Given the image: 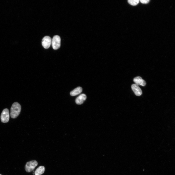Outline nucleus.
Listing matches in <instances>:
<instances>
[{
    "instance_id": "f257e3e1",
    "label": "nucleus",
    "mask_w": 175,
    "mask_h": 175,
    "mask_svg": "<svg viewBox=\"0 0 175 175\" xmlns=\"http://www.w3.org/2000/svg\"><path fill=\"white\" fill-rule=\"evenodd\" d=\"M21 109V107L19 103L16 102L13 103L10 109L11 117L13 118L17 117L19 114Z\"/></svg>"
},
{
    "instance_id": "f03ea898",
    "label": "nucleus",
    "mask_w": 175,
    "mask_h": 175,
    "mask_svg": "<svg viewBox=\"0 0 175 175\" xmlns=\"http://www.w3.org/2000/svg\"><path fill=\"white\" fill-rule=\"evenodd\" d=\"M38 165L37 162L35 160H33L28 162L25 166V169L28 172L33 171Z\"/></svg>"
},
{
    "instance_id": "7ed1b4c3",
    "label": "nucleus",
    "mask_w": 175,
    "mask_h": 175,
    "mask_svg": "<svg viewBox=\"0 0 175 175\" xmlns=\"http://www.w3.org/2000/svg\"><path fill=\"white\" fill-rule=\"evenodd\" d=\"M61 38L58 35L53 36L51 44L52 48L54 50L59 49L60 46Z\"/></svg>"
},
{
    "instance_id": "20e7f679",
    "label": "nucleus",
    "mask_w": 175,
    "mask_h": 175,
    "mask_svg": "<svg viewBox=\"0 0 175 175\" xmlns=\"http://www.w3.org/2000/svg\"><path fill=\"white\" fill-rule=\"evenodd\" d=\"M1 120L3 123L7 122L9 119V114L8 109L7 108L4 109L2 111L1 115Z\"/></svg>"
},
{
    "instance_id": "39448f33",
    "label": "nucleus",
    "mask_w": 175,
    "mask_h": 175,
    "mask_svg": "<svg viewBox=\"0 0 175 175\" xmlns=\"http://www.w3.org/2000/svg\"><path fill=\"white\" fill-rule=\"evenodd\" d=\"M52 39L48 36L44 37L42 39V44L43 47L45 49L49 48L51 44Z\"/></svg>"
},
{
    "instance_id": "423d86ee",
    "label": "nucleus",
    "mask_w": 175,
    "mask_h": 175,
    "mask_svg": "<svg viewBox=\"0 0 175 175\" xmlns=\"http://www.w3.org/2000/svg\"><path fill=\"white\" fill-rule=\"evenodd\" d=\"M131 88L136 95L140 96L142 94V91L139 86L135 84H133L131 86Z\"/></svg>"
},
{
    "instance_id": "0eeeda50",
    "label": "nucleus",
    "mask_w": 175,
    "mask_h": 175,
    "mask_svg": "<svg viewBox=\"0 0 175 175\" xmlns=\"http://www.w3.org/2000/svg\"><path fill=\"white\" fill-rule=\"evenodd\" d=\"M133 81L135 84L138 85H140L142 86H144L146 85L145 81L141 77L138 76L134 78Z\"/></svg>"
},
{
    "instance_id": "6e6552de",
    "label": "nucleus",
    "mask_w": 175,
    "mask_h": 175,
    "mask_svg": "<svg viewBox=\"0 0 175 175\" xmlns=\"http://www.w3.org/2000/svg\"><path fill=\"white\" fill-rule=\"evenodd\" d=\"M86 95L84 94H82L79 96L76 99L75 102L78 105H81L82 104L86 98Z\"/></svg>"
},
{
    "instance_id": "1a4fd4ad",
    "label": "nucleus",
    "mask_w": 175,
    "mask_h": 175,
    "mask_svg": "<svg viewBox=\"0 0 175 175\" xmlns=\"http://www.w3.org/2000/svg\"><path fill=\"white\" fill-rule=\"evenodd\" d=\"M82 90L81 87H78L71 91L70 93V94L72 96H75L80 93L82 91Z\"/></svg>"
},
{
    "instance_id": "9d476101",
    "label": "nucleus",
    "mask_w": 175,
    "mask_h": 175,
    "mask_svg": "<svg viewBox=\"0 0 175 175\" xmlns=\"http://www.w3.org/2000/svg\"><path fill=\"white\" fill-rule=\"evenodd\" d=\"M45 171V167L43 166H41L38 168L35 171V175H41L43 174Z\"/></svg>"
},
{
    "instance_id": "9b49d317",
    "label": "nucleus",
    "mask_w": 175,
    "mask_h": 175,
    "mask_svg": "<svg viewBox=\"0 0 175 175\" xmlns=\"http://www.w3.org/2000/svg\"><path fill=\"white\" fill-rule=\"evenodd\" d=\"M139 0H128V3L130 5L133 6H136L139 3Z\"/></svg>"
},
{
    "instance_id": "f8f14e48",
    "label": "nucleus",
    "mask_w": 175,
    "mask_h": 175,
    "mask_svg": "<svg viewBox=\"0 0 175 175\" xmlns=\"http://www.w3.org/2000/svg\"><path fill=\"white\" fill-rule=\"evenodd\" d=\"M140 1L143 4H146L148 3L150 0H140Z\"/></svg>"
},
{
    "instance_id": "ddd939ff",
    "label": "nucleus",
    "mask_w": 175,
    "mask_h": 175,
    "mask_svg": "<svg viewBox=\"0 0 175 175\" xmlns=\"http://www.w3.org/2000/svg\"><path fill=\"white\" fill-rule=\"evenodd\" d=\"M0 175H1V174H0Z\"/></svg>"
}]
</instances>
